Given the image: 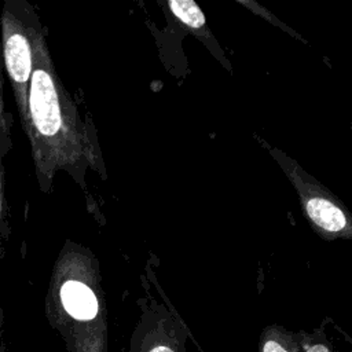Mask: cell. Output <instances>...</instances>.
<instances>
[{
	"label": "cell",
	"instance_id": "1",
	"mask_svg": "<svg viewBox=\"0 0 352 352\" xmlns=\"http://www.w3.org/2000/svg\"><path fill=\"white\" fill-rule=\"evenodd\" d=\"M38 187L52 188L58 170L76 175L88 153L87 135L74 102L55 70L43 26L33 44V67L28 88V124Z\"/></svg>",
	"mask_w": 352,
	"mask_h": 352
},
{
	"label": "cell",
	"instance_id": "2",
	"mask_svg": "<svg viewBox=\"0 0 352 352\" xmlns=\"http://www.w3.org/2000/svg\"><path fill=\"white\" fill-rule=\"evenodd\" d=\"M45 316L67 352H109L103 296L92 272L72 252L62 253L54 267Z\"/></svg>",
	"mask_w": 352,
	"mask_h": 352
},
{
	"label": "cell",
	"instance_id": "3",
	"mask_svg": "<svg viewBox=\"0 0 352 352\" xmlns=\"http://www.w3.org/2000/svg\"><path fill=\"white\" fill-rule=\"evenodd\" d=\"M40 28L38 15L28 1H4L0 16L1 58L23 131L28 124V88L33 67V44Z\"/></svg>",
	"mask_w": 352,
	"mask_h": 352
},
{
	"label": "cell",
	"instance_id": "4",
	"mask_svg": "<svg viewBox=\"0 0 352 352\" xmlns=\"http://www.w3.org/2000/svg\"><path fill=\"white\" fill-rule=\"evenodd\" d=\"M188 329L160 307L146 309L132 331L129 352H187Z\"/></svg>",
	"mask_w": 352,
	"mask_h": 352
},
{
	"label": "cell",
	"instance_id": "5",
	"mask_svg": "<svg viewBox=\"0 0 352 352\" xmlns=\"http://www.w3.org/2000/svg\"><path fill=\"white\" fill-rule=\"evenodd\" d=\"M302 204L309 220L323 232L340 235L349 230V219L344 209L322 192L302 194Z\"/></svg>",
	"mask_w": 352,
	"mask_h": 352
},
{
	"label": "cell",
	"instance_id": "6",
	"mask_svg": "<svg viewBox=\"0 0 352 352\" xmlns=\"http://www.w3.org/2000/svg\"><path fill=\"white\" fill-rule=\"evenodd\" d=\"M352 341L349 337L345 341L330 333V326L322 323L312 331H300L298 352H352Z\"/></svg>",
	"mask_w": 352,
	"mask_h": 352
},
{
	"label": "cell",
	"instance_id": "7",
	"mask_svg": "<svg viewBox=\"0 0 352 352\" xmlns=\"http://www.w3.org/2000/svg\"><path fill=\"white\" fill-rule=\"evenodd\" d=\"M300 331H292L280 324L265 326L258 337L257 352H298Z\"/></svg>",
	"mask_w": 352,
	"mask_h": 352
},
{
	"label": "cell",
	"instance_id": "8",
	"mask_svg": "<svg viewBox=\"0 0 352 352\" xmlns=\"http://www.w3.org/2000/svg\"><path fill=\"white\" fill-rule=\"evenodd\" d=\"M168 4L172 14L187 28L199 30L205 26V15L192 0H169Z\"/></svg>",
	"mask_w": 352,
	"mask_h": 352
},
{
	"label": "cell",
	"instance_id": "9",
	"mask_svg": "<svg viewBox=\"0 0 352 352\" xmlns=\"http://www.w3.org/2000/svg\"><path fill=\"white\" fill-rule=\"evenodd\" d=\"M10 208L6 194V168L0 158V261L6 256V245L10 239Z\"/></svg>",
	"mask_w": 352,
	"mask_h": 352
},
{
	"label": "cell",
	"instance_id": "10",
	"mask_svg": "<svg viewBox=\"0 0 352 352\" xmlns=\"http://www.w3.org/2000/svg\"><path fill=\"white\" fill-rule=\"evenodd\" d=\"M11 126H12V114L4 106L1 74H0V158H4L11 150V146H12Z\"/></svg>",
	"mask_w": 352,
	"mask_h": 352
},
{
	"label": "cell",
	"instance_id": "11",
	"mask_svg": "<svg viewBox=\"0 0 352 352\" xmlns=\"http://www.w3.org/2000/svg\"><path fill=\"white\" fill-rule=\"evenodd\" d=\"M3 315H1V309H0V352H7L6 344H4V338H3Z\"/></svg>",
	"mask_w": 352,
	"mask_h": 352
},
{
	"label": "cell",
	"instance_id": "12",
	"mask_svg": "<svg viewBox=\"0 0 352 352\" xmlns=\"http://www.w3.org/2000/svg\"><path fill=\"white\" fill-rule=\"evenodd\" d=\"M3 67V58H1V45H0V69Z\"/></svg>",
	"mask_w": 352,
	"mask_h": 352
}]
</instances>
